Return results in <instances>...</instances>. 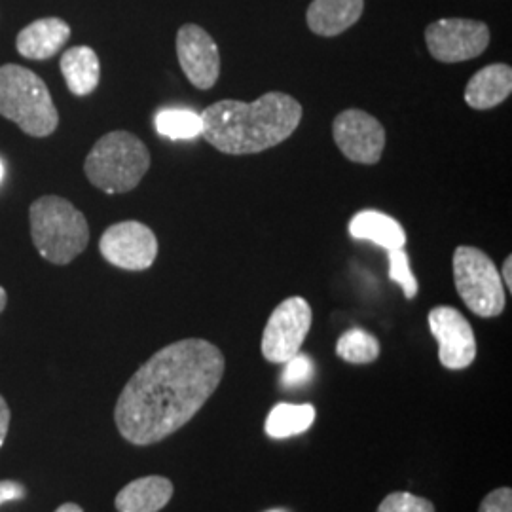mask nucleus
<instances>
[{
	"mask_svg": "<svg viewBox=\"0 0 512 512\" xmlns=\"http://www.w3.org/2000/svg\"><path fill=\"white\" fill-rule=\"evenodd\" d=\"M334 143L349 162L374 165L380 162L385 148V129L380 120L365 110L340 112L332 124Z\"/></svg>",
	"mask_w": 512,
	"mask_h": 512,
	"instance_id": "obj_10",
	"label": "nucleus"
},
{
	"mask_svg": "<svg viewBox=\"0 0 512 512\" xmlns=\"http://www.w3.org/2000/svg\"><path fill=\"white\" fill-rule=\"evenodd\" d=\"M55 512H84V509L80 505H76V503H63L61 507L55 509Z\"/></svg>",
	"mask_w": 512,
	"mask_h": 512,
	"instance_id": "obj_29",
	"label": "nucleus"
},
{
	"mask_svg": "<svg viewBox=\"0 0 512 512\" xmlns=\"http://www.w3.org/2000/svg\"><path fill=\"white\" fill-rule=\"evenodd\" d=\"M10 406L6 403V399L0 395V448L4 446L6 437H8V429H10Z\"/></svg>",
	"mask_w": 512,
	"mask_h": 512,
	"instance_id": "obj_27",
	"label": "nucleus"
},
{
	"mask_svg": "<svg viewBox=\"0 0 512 512\" xmlns=\"http://www.w3.org/2000/svg\"><path fill=\"white\" fill-rule=\"evenodd\" d=\"M311 329V306L302 296L283 300L270 315L262 334V355L270 363H287L300 353Z\"/></svg>",
	"mask_w": 512,
	"mask_h": 512,
	"instance_id": "obj_7",
	"label": "nucleus"
},
{
	"mask_svg": "<svg viewBox=\"0 0 512 512\" xmlns=\"http://www.w3.org/2000/svg\"><path fill=\"white\" fill-rule=\"evenodd\" d=\"M177 57L181 69L200 90H211L220 76L217 42L200 25L186 23L177 33Z\"/></svg>",
	"mask_w": 512,
	"mask_h": 512,
	"instance_id": "obj_12",
	"label": "nucleus"
},
{
	"mask_svg": "<svg viewBox=\"0 0 512 512\" xmlns=\"http://www.w3.org/2000/svg\"><path fill=\"white\" fill-rule=\"evenodd\" d=\"M0 116L31 137H48L59 126V112L44 80L12 63L0 67Z\"/></svg>",
	"mask_w": 512,
	"mask_h": 512,
	"instance_id": "obj_4",
	"label": "nucleus"
},
{
	"mask_svg": "<svg viewBox=\"0 0 512 512\" xmlns=\"http://www.w3.org/2000/svg\"><path fill=\"white\" fill-rule=\"evenodd\" d=\"M31 238L42 258L65 266L90 243V226L82 211L59 196H42L29 209Z\"/></svg>",
	"mask_w": 512,
	"mask_h": 512,
	"instance_id": "obj_3",
	"label": "nucleus"
},
{
	"mask_svg": "<svg viewBox=\"0 0 512 512\" xmlns=\"http://www.w3.org/2000/svg\"><path fill=\"white\" fill-rule=\"evenodd\" d=\"M427 323L431 334L439 342L440 365L448 370H463L475 363V330L456 308H433L429 311Z\"/></svg>",
	"mask_w": 512,
	"mask_h": 512,
	"instance_id": "obj_11",
	"label": "nucleus"
},
{
	"mask_svg": "<svg viewBox=\"0 0 512 512\" xmlns=\"http://www.w3.org/2000/svg\"><path fill=\"white\" fill-rule=\"evenodd\" d=\"M425 44L440 63H461L486 52L490 29L476 19H439L425 29Z\"/></svg>",
	"mask_w": 512,
	"mask_h": 512,
	"instance_id": "obj_8",
	"label": "nucleus"
},
{
	"mask_svg": "<svg viewBox=\"0 0 512 512\" xmlns=\"http://www.w3.org/2000/svg\"><path fill=\"white\" fill-rule=\"evenodd\" d=\"M336 353L351 365H370L380 357V342L363 329H351L338 338Z\"/></svg>",
	"mask_w": 512,
	"mask_h": 512,
	"instance_id": "obj_20",
	"label": "nucleus"
},
{
	"mask_svg": "<svg viewBox=\"0 0 512 512\" xmlns=\"http://www.w3.org/2000/svg\"><path fill=\"white\" fill-rule=\"evenodd\" d=\"M226 359L215 344L186 338L156 351L122 389L114 421L124 439L150 446L192 420L224 376Z\"/></svg>",
	"mask_w": 512,
	"mask_h": 512,
	"instance_id": "obj_1",
	"label": "nucleus"
},
{
	"mask_svg": "<svg viewBox=\"0 0 512 512\" xmlns=\"http://www.w3.org/2000/svg\"><path fill=\"white\" fill-rule=\"evenodd\" d=\"M6 304H8V294H6V291L0 287V313L4 311Z\"/></svg>",
	"mask_w": 512,
	"mask_h": 512,
	"instance_id": "obj_30",
	"label": "nucleus"
},
{
	"mask_svg": "<svg viewBox=\"0 0 512 512\" xmlns=\"http://www.w3.org/2000/svg\"><path fill=\"white\" fill-rule=\"evenodd\" d=\"M99 251L109 264L120 270L143 272L156 262L158 239L147 224L124 220L105 230Z\"/></svg>",
	"mask_w": 512,
	"mask_h": 512,
	"instance_id": "obj_9",
	"label": "nucleus"
},
{
	"mask_svg": "<svg viewBox=\"0 0 512 512\" xmlns=\"http://www.w3.org/2000/svg\"><path fill=\"white\" fill-rule=\"evenodd\" d=\"M512 92V69L505 63H494L480 69L465 88V103L475 110L494 109Z\"/></svg>",
	"mask_w": 512,
	"mask_h": 512,
	"instance_id": "obj_16",
	"label": "nucleus"
},
{
	"mask_svg": "<svg viewBox=\"0 0 512 512\" xmlns=\"http://www.w3.org/2000/svg\"><path fill=\"white\" fill-rule=\"evenodd\" d=\"M349 234L353 239L372 241L382 249H401L406 245V232L399 220L382 211L365 209L349 220Z\"/></svg>",
	"mask_w": 512,
	"mask_h": 512,
	"instance_id": "obj_17",
	"label": "nucleus"
},
{
	"mask_svg": "<svg viewBox=\"0 0 512 512\" xmlns=\"http://www.w3.org/2000/svg\"><path fill=\"white\" fill-rule=\"evenodd\" d=\"M302 114V105L287 93H264L253 103L224 99L200 114L202 135L224 154H258L287 141Z\"/></svg>",
	"mask_w": 512,
	"mask_h": 512,
	"instance_id": "obj_2",
	"label": "nucleus"
},
{
	"mask_svg": "<svg viewBox=\"0 0 512 512\" xmlns=\"http://www.w3.org/2000/svg\"><path fill=\"white\" fill-rule=\"evenodd\" d=\"M2 179H4V164L0 162V183H2Z\"/></svg>",
	"mask_w": 512,
	"mask_h": 512,
	"instance_id": "obj_31",
	"label": "nucleus"
},
{
	"mask_svg": "<svg viewBox=\"0 0 512 512\" xmlns=\"http://www.w3.org/2000/svg\"><path fill=\"white\" fill-rule=\"evenodd\" d=\"M363 10L365 0H313L306 21L315 35L338 37L361 19Z\"/></svg>",
	"mask_w": 512,
	"mask_h": 512,
	"instance_id": "obj_14",
	"label": "nucleus"
},
{
	"mask_svg": "<svg viewBox=\"0 0 512 512\" xmlns=\"http://www.w3.org/2000/svg\"><path fill=\"white\" fill-rule=\"evenodd\" d=\"M389 255V277L393 283H397L403 289L404 296L408 300H414L418 294V279L410 270V258L406 255L404 247L387 251Z\"/></svg>",
	"mask_w": 512,
	"mask_h": 512,
	"instance_id": "obj_22",
	"label": "nucleus"
},
{
	"mask_svg": "<svg viewBox=\"0 0 512 512\" xmlns=\"http://www.w3.org/2000/svg\"><path fill=\"white\" fill-rule=\"evenodd\" d=\"M270 512H279V511H270Z\"/></svg>",
	"mask_w": 512,
	"mask_h": 512,
	"instance_id": "obj_32",
	"label": "nucleus"
},
{
	"mask_svg": "<svg viewBox=\"0 0 512 512\" xmlns=\"http://www.w3.org/2000/svg\"><path fill=\"white\" fill-rule=\"evenodd\" d=\"M456 291L478 317H497L505 310V285L494 260L484 251L461 245L454 253Z\"/></svg>",
	"mask_w": 512,
	"mask_h": 512,
	"instance_id": "obj_6",
	"label": "nucleus"
},
{
	"mask_svg": "<svg viewBox=\"0 0 512 512\" xmlns=\"http://www.w3.org/2000/svg\"><path fill=\"white\" fill-rule=\"evenodd\" d=\"M315 421V408L311 404H275L266 420V433L272 439H287L306 433Z\"/></svg>",
	"mask_w": 512,
	"mask_h": 512,
	"instance_id": "obj_19",
	"label": "nucleus"
},
{
	"mask_svg": "<svg viewBox=\"0 0 512 512\" xmlns=\"http://www.w3.org/2000/svg\"><path fill=\"white\" fill-rule=\"evenodd\" d=\"M376 512H435V505L425 497L408 492H393L384 497Z\"/></svg>",
	"mask_w": 512,
	"mask_h": 512,
	"instance_id": "obj_23",
	"label": "nucleus"
},
{
	"mask_svg": "<svg viewBox=\"0 0 512 512\" xmlns=\"http://www.w3.org/2000/svg\"><path fill=\"white\" fill-rule=\"evenodd\" d=\"M156 129L173 141L196 139L202 135V116L190 109H164L156 114Z\"/></svg>",
	"mask_w": 512,
	"mask_h": 512,
	"instance_id": "obj_21",
	"label": "nucleus"
},
{
	"mask_svg": "<svg viewBox=\"0 0 512 512\" xmlns=\"http://www.w3.org/2000/svg\"><path fill=\"white\" fill-rule=\"evenodd\" d=\"M173 482L165 476H143L124 486L116 499L118 512H160L173 497Z\"/></svg>",
	"mask_w": 512,
	"mask_h": 512,
	"instance_id": "obj_15",
	"label": "nucleus"
},
{
	"mask_svg": "<svg viewBox=\"0 0 512 512\" xmlns=\"http://www.w3.org/2000/svg\"><path fill=\"white\" fill-rule=\"evenodd\" d=\"M512 256L509 255L505 258V264H503V270H501V279H503V285H507V291H512Z\"/></svg>",
	"mask_w": 512,
	"mask_h": 512,
	"instance_id": "obj_28",
	"label": "nucleus"
},
{
	"mask_svg": "<svg viewBox=\"0 0 512 512\" xmlns=\"http://www.w3.org/2000/svg\"><path fill=\"white\" fill-rule=\"evenodd\" d=\"M61 74L69 92L76 97H86L97 90L101 78L99 57L88 46H74L61 55Z\"/></svg>",
	"mask_w": 512,
	"mask_h": 512,
	"instance_id": "obj_18",
	"label": "nucleus"
},
{
	"mask_svg": "<svg viewBox=\"0 0 512 512\" xmlns=\"http://www.w3.org/2000/svg\"><path fill=\"white\" fill-rule=\"evenodd\" d=\"M478 512H512L511 488H497L490 492L482 499Z\"/></svg>",
	"mask_w": 512,
	"mask_h": 512,
	"instance_id": "obj_25",
	"label": "nucleus"
},
{
	"mask_svg": "<svg viewBox=\"0 0 512 512\" xmlns=\"http://www.w3.org/2000/svg\"><path fill=\"white\" fill-rule=\"evenodd\" d=\"M69 38L71 27L63 19H37L19 33L16 46L23 57L44 61L59 54Z\"/></svg>",
	"mask_w": 512,
	"mask_h": 512,
	"instance_id": "obj_13",
	"label": "nucleus"
},
{
	"mask_svg": "<svg viewBox=\"0 0 512 512\" xmlns=\"http://www.w3.org/2000/svg\"><path fill=\"white\" fill-rule=\"evenodd\" d=\"M147 145L129 131H110L88 154L84 171L88 181L107 194H126L137 188L150 169Z\"/></svg>",
	"mask_w": 512,
	"mask_h": 512,
	"instance_id": "obj_5",
	"label": "nucleus"
},
{
	"mask_svg": "<svg viewBox=\"0 0 512 512\" xmlns=\"http://www.w3.org/2000/svg\"><path fill=\"white\" fill-rule=\"evenodd\" d=\"M313 376V361L310 355L304 353H296L293 359H289L285 363V370L281 376V385L285 389H294V387H302L308 384Z\"/></svg>",
	"mask_w": 512,
	"mask_h": 512,
	"instance_id": "obj_24",
	"label": "nucleus"
},
{
	"mask_svg": "<svg viewBox=\"0 0 512 512\" xmlns=\"http://www.w3.org/2000/svg\"><path fill=\"white\" fill-rule=\"evenodd\" d=\"M27 497V488L16 480H0V507L8 501H19Z\"/></svg>",
	"mask_w": 512,
	"mask_h": 512,
	"instance_id": "obj_26",
	"label": "nucleus"
}]
</instances>
